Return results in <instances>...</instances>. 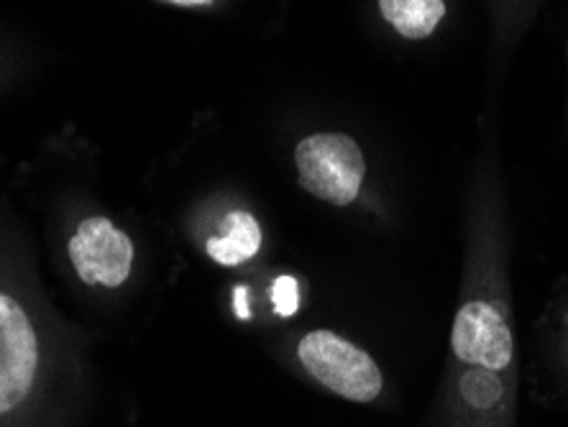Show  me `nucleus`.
<instances>
[{
    "label": "nucleus",
    "instance_id": "1a4fd4ad",
    "mask_svg": "<svg viewBox=\"0 0 568 427\" xmlns=\"http://www.w3.org/2000/svg\"><path fill=\"white\" fill-rule=\"evenodd\" d=\"M272 299H274V309L277 315L290 317L297 313L300 307V289H297V279L295 276H277V282L272 284Z\"/></svg>",
    "mask_w": 568,
    "mask_h": 427
},
{
    "label": "nucleus",
    "instance_id": "423d86ee",
    "mask_svg": "<svg viewBox=\"0 0 568 427\" xmlns=\"http://www.w3.org/2000/svg\"><path fill=\"white\" fill-rule=\"evenodd\" d=\"M262 246V228L248 213H231L225 217V236L207 241V254L223 266H236L256 256Z\"/></svg>",
    "mask_w": 568,
    "mask_h": 427
},
{
    "label": "nucleus",
    "instance_id": "0eeeda50",
    "mask_svg": "<svg viewBox=\"0 0 568 427\" xmlns=\"http://www.w3.org/2000/svg\"><path fill=\"white\" fill-rule=\"evenodd\" d=\"M382 16L407 39H425L446 13L443 0H379Z\"/></svg>",
    "mask_w": 568,
    "mask_h": 427
},
{
    "label": "nucleus",
    "instance_id": "20e7f679",
    "mask_svg": "<svg viewBox=\"0 0 568 427\" xmlns=\"http://www.w3.org/2000/svg\"><path fill=\"white\" fill-rule=\"evenodd\" d=\"M70 258L82 282L121 287L131 272L133 246L108 217H88L70 238Z\"/></svg>",
    "mask_w": 568,
    "mask_h": 427
},
{
    "label": "nucleus",
    "instance_id": "6e6552de",
    "mask_svg": "<svg viewBox=\"0 0 568 427\" xmlns=\"http://www.w3.org/2000/svg\"><path fill=\"white\" fill-rule=\"evenodd\" d=\"M462 392L474 407H489L495 405L499 395H503V384H499L495 372H489V368L481 366V372H471L464 376Z\"/></svg>",
    "mask_w": 568,
    "mask_h": 427
},
{
    "label": "nucleus",
    "instance_id": "f03ea898",
    "mask_svg": "<svg viewBox=\"0 0 568 427\" xmlns=\"http://www.w3.org/2000/svg\"><path fill=\"white\" fill-rule=\"evenodd\" d=\"M300 362L323 387L351 401H372L382 392V374L374 358L336 333L315 331L300 340Z\"/></svg>",
    "mask_w": 568,
    "mask_h": 427
},
{
    "label": "nucleus",
    "instance_id": "9d476101",
    "mask_svg": "<svg viewBox=\"0 0 568 427\" xmlns=\"http://www.w3.org/2000/svg\"><path fill=\"white\" fill-rule=\"evenodd\" d=\"M233 305H236V315L241 317V321H246V317H248V297H246L244 287H236V292H233Z\"/></svg>",
    "mask_w": 568,
    "mask_h": 427
},
{
    "label": "nucleus",
    "instance_id": "f257e3e1",
    "mask_svg": "<svg viewBox=\"0 0 568 427\" xmlns=\"http://www.w3.org/2000/svg\"><path fill=\"white\" fill-rule=\"evenodd\" d=\"M295 162L300 184L325 203L348 205L362 190L366 174L362 149L341 133H317L305 139L297 146Z\"/></svg>",
    "mask_w": 568,
    "mask_h": 427
},
{
    "label": "nucleus",
    "instance_id": "39448f33",
    "mask_svg": "<svg viewBox=\"0 0 568 427\" xmlns=\"http://www.w3.org/2000/svg\"><path fill=\"white\" fill-rule=\"evenodd\" d=\"M454 350L466 364L499 372L513 358V336L503 315L487 303H469L456 315Z\"/></svg>",
    "mask_w": 568,
    "mask_h": 427
},
{
    "label": "nucleus",
    "instance_id": "9b49d317",
    "mask_svg": "<svg viewBox=\"0 0 568 427\" xmlns=\"http://www.w3.org/2000/svg\"><path fill=\"white\" fill-rule=\"evenodd\" d=\"M166 3H174V6H207V3H213V0H166Z\"/></svg>",
    "mask_w": 568,
    "mask_h": 427
},
{
    "label": "nucleus",
    "instance_id": "7ed1b4c3",
    "mask_svg": "<svg viewBox=\"0 0 568 427\" xmlns=\"http://www.w3.org/2000/svg\"><path fill=\"white\" fill-rule=\"evenodd\" d=\"M39 366V343L21 305L0 292V415L27 399Z\"/></svg>",
    "mask_w": 568,
    "mask_h": 427
}]
</instances>
